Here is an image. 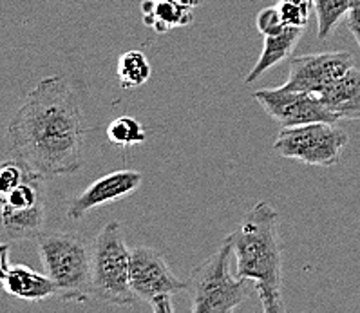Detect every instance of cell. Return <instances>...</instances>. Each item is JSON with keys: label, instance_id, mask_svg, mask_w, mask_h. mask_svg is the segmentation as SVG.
I'll use <instances>...</instances> for the list:
<instances>
[{"label": "cell", "instance_id": "10", "mask_svg": "<svg viewBox=\"0 0 360 313\" xmlns=\"http://www.w3.org/2000/svg\"><path fill=\"white\" fill-rule=\"evenodd\" d=\"M141 181H143V174L132 169L115 170L107 176H102V178L91 183L80 196L71 199L68 207V217L72 221H78L94 208L120 201L125 196L138 191Z\"/></svg>", "mask_w": 360, "mask_h": 313}, {"label": "cell", "instance_id": "23", "mask_svg": "<svg viewBox=\"0 0 360 313\" xmlns=\"http://www.w3.org/2000/svg\"><path fill=\"white\" fill-rule=\"evenodd\" d=\"M347 24L360 26V0H352V8L347 13Z\"/></svg>", "mask_w": 360, "mask_h": 313}, {"label": "cell", "instance_id": "7", "mask_svg": "<svg viewBox=\"0 0 360 313\" xmlns=\"http://www.w3.org/2000/svg\"><path fill=\"white\" fill-rule=\"evenodd\" d=\"M255 102L281 127H297L315 122H333L339 120L331 115L321 98L304 91H288L284 87L259 89L254 93Z\"/></svg>", "mask_w": 360, "mask_h": 313}, {"label": "cell", "instance_id": "19", "mask_svg": "<svg viewBox=\"0 0 360 313\" xmlns=\"http://www.w3.org/2000/svg\"><path fill=\"white\" fill-rule=\"evenodd\" d=\"M284 24L288 27L304 30L308 24L309 11L314 9V0H279L277 4Z\"/></svg>", "mask_w": 360, "mask_h": 313}, {"label": "cell", "instance_id": "6", "mask_svg": "<svg viewBox=\"0 0 360 313\" xmlns=\"http://www.w3.org/2000/svg\"><path fill=\"white\" fill-rule=\"evenodd\" d=\"M347 140V132L333 122H315L283 127L274 141V151L279 156L301 161L304 165L328 169L339 163Z\"/></svg>", "mask_w": 360, "mask_h": 313}, {"label": "cell", "instance_id": "13", "mask_svg": "<svg viewBox=\"0 0 360 313\" xmlns=\"http://www.w3.org/2000/svg\"><path fill=\"white\" fill-rule=\"evenodd\" d=\"M47 219V205L33 208H9L2 205L0 232L11 241L33 239L44 234Z\"/></svg>", "mask_w": 360, "mask_h": 313}, {"label": "cell", "instance_id": "22", "mask_svg": "<svg viewBox=\"0 0 360 313\" xmlns=\"http://www.w3.org/2000/svg\"><path fill=\"white\" fill-rule=\"evenodd\" d=\"M9 250L11 245L9 243H0V283L6 279V275L9 272Z\"/></svg>", "mask_w": 360, "mask_h": 313}, {"label": "cell", "instance_id": "24", "mask_svg": "<svg viewBox=\"0 0 360 313\" xmlns=\"http://www.w3.org/2000/svg\"><path fill=\"white\" fill-rule=\"evenodd\" d=\"M347 30L352 31V34L355 37L356 44H359V47H360V26H353V24H347Z\"/></svg>", "mask_w": 360, "mask_h": 313}, {"label": "cell", "instance_id": "18", "mask_svg": "<svg viewBox=\"0 0 360 313\" xmlns=\"http://www.w3.org/2000/svg\"><path fill=\"white\" fill-rule=\"evenodd\" d=\"M107 138L112 145L131 148L136 145H141L147 140V131L132 116H120L107 125Z\"/></svg>", "mask_w": 360, "mask_h": 313}, {"label": "cell", "instance_id": "21", "mask_svg": "<svg viewBox=\"0 0 360 313\" xmlns=\"http://www.w3.org/2000/svg\"><path fill=\"white\" fill-rule=\"evenodd\" d=\"M148 306L156 313H170L174 309L172 306V295H160L148 302Z\"/></svg>", "mask_w": 360, "mask_h": 313}, {"label": "cell", "instance_id": "5", "mask_svg": "<svg viewBox=\"0 0 360 313\" xmlns=\"http://www.w3.org/2000/svg\"><path fill=\"white\" fill-rule=\"evenodd\" d=\"M233 248L225 237L219 248L194 268L188 281L191 309L194 313H230L241 306L248 293V281L230 272Z\"/></svg>", "mask_w": 360, "mask_h": 313}, {"label": "cell", "instance_id": "20", "mask_svg": "<svg viewBox=\"0 0 360 313\" xmlns=\"http://www.w3.org/2000/svg\"><path fill=\"white\" fill-rule=\"evenodd\" d=\"M255 26H257L259 33L263 37H274V34H279L286 30V24H284L283 17H281V11L277 6H271V8L261 9L255 18Z\"/></svg>", "mask_w": 360, "mask_h": 313}, {"label": "cell", "instance_id": "14", "mask_svg": "<svg viewBox=\"0 0 360 313\" xmlns=\"http://www.w3.org/2000/svg\"><path fill=\"white\" fill-rule=\"evenodd\" d=\"M302 33H304V30H301V27H286V30L279 34L263 37V51H261V55H259L257 62H255L254 68L250 69V72L246 75V84H254V82H257L259 78L263 77L268 69L281 64L284 58H288L293 53V49H295L297 44H299V40H301Z\"/></svg>", "mask_w": 360, "mask_h": 313}, {"label": "cell", "instance_id": "9", "mask_svg": "<svg viewBox=\"0 0 360 313\" xmlns=\"http://www.w3.org/2000/svg\"><path fill=\"white\" fill-rule=\"evenodd\" d=\"M131 286L138 299L150 302L160 295H176L187 290L188 283H183L170 272L160 252L136 246L131 250Z\"/></svg>", "mask_w": 360, "mask_h": 313}, {"label": "cell", "instance_id": "16", "mask_svg": "<svg viewBox=\"0 0 360 313\" xmlns=\"http://www.w3.org/2000/svg\"><path fill=\"white\" fill-rule=\"evenodd\" d=\"M150 62L145 56V53L138 49L125 51L118 60V68H116V77H118L120 85L123 89H136L141 87L150 78Z\"/></svg>", "mask_w": 360, "mask_h": 313}, {"label": "cell", "instance_id": "1", "mask_svg": "<svg viewBox=\"0 0 360 313\" xmlns=\"http://www.w3.org/2000/svg\"><path fill=\"white\" fill-rule=\"evenodd\" d=\"M6 140L17 160L46 178L78 172L87 127L71 84L56 75L42 78L8 123Z\"/></svg>", "mask_w": 360, "mask_h": 313}, {"label": "cell", "instance_id": "4", "mask_svg": "<svg viewBox=\"0 0 360 313\" xmlns=\"http://www.w3.org/2000/svg\"><path fill=\"white\" fill-rule=\"evenodd\" d=\"M44 272L55 283L62 300L85 302L91 299L93 245L72 232L40 234L37 237Z\"/></svg>", "mask_w": 360, "mask_h": 313}, {"label": "cell", "instance_id": "8", "mask_svg": "<svg viewBox=\"0 0 360 313\" xmlns=\"http://www.w3.org/2000/svg\"><path fill=\"white\" fill-rule=\"evenodd\" d=\"M352 68H355V58L347 51L295 56L290 60L288 78L281 87L319 94Z\"/></svg>", "mask_w": 360, "mask_h": 313}, {"label": "cell", "instance_id": "17", "mask_svg": "<svg viewBox=\"0 0 360 313\" xmlns=\"http://www.w3.org/2000/svg\"><path fill=\"white\" fill-rule=\"evenodd\" d=\"M349 8H352V0H314L319 39H330L339 22L349 13Z\"/></svg>", "mask_w": 360, "mask_h": 313}, {"label": "cell", "instance_id": "2", "mask_svg": "<svg viewBox=\"0 0 360 313\" xmlns=\"http://www.w3.org/2000/svg\"><path fill=\"white\" fill-rule=\"evenodd\" d=\"M236 257V275L255 284L264 313H284L283 252L279 239V212L266 201H257L230 234Z\"/></svg>", "mask_w": 360, "mask_h": 313}, {"label": "cell", "instance_id": "12", "mask_svg": "<svg viewBox=\"0 0 360 313\" xmlns=\"http://www.w3.org/2000/svg\"><path fill=\"white\" fill-rule=\"evenodd\" d=\"M2 286L8 295L27 300V302H42L49 297L58 295L55 283L46 272L40 274L26 264H15L9 268L6 279L2 281Z\"/></svg>", "mask_w": 360, "mask_h": 313}, {"label": "cell", "instance_id": "25", "mask_svg": "<svg viewBox=\"0 0 360 313\" xmlns=\"http://www.w3.org/2000/svg\"><path fill=\"white\" fill-rule=\"evenodd\" d=\"M178 2H181V4L188 6V8H192V9H194L195 6L201 4V0H178Z\"/></svg>", "mask_w": 360, "mask_h": 313}, {"label": "cell", "instance_id": "15", "mask_svg": "<svg viewBox=\"0 0 360 313\" xmlns=\"http://www.w3.org/2000/svg\"><path fill=\"white\" fill-rule=\"evenodd\" d=\"M141 13L147 27H153L156 33H169L174 27L191 26L192 8L181 4L178 0H143Z\"/></svg>", "mask_w": 360, "mask_h": 313}, {"label": "cell", "instance_id": "11", "mask_svg": "<svg viewBox=\"0 0 360 313\" xmlns=\"http://www.w3.org/2000/svg\"><path fill=\"white\" fill-rule=\"evenodd\" d=\"M317 96L337 120H360V71L352 68Z\"/></svg>", "mask_w": 360, "mask_h": 313}, {"label": "cell", "instance_id": "26", "mask_svg": "<svg viewBox=\"0 0 360 313\" xmlns=\"http://www.w3.org/2000/svg\"><path fill=\"white\" fill-rule=\"evenodd\" d=\"M4 201H6V199L0 196V210H2V205H4Z\"/></svg>", "mask_w": 360, "mask_h": 313}, {"label": "cell", "instance_id": "3", "mask_svg": "<svg viewBox=\"0 0 360 313\" xmlns=\"http://www.w3.org/2000/svg\"><path fill=\"white\" fill-rule=\"evenodd\" d=\"M91 299L122 308H132L140 302L131 286V250L118 221H109L94 237Z\"/></svg>", "mask_w": 360, "mask_h": 313}]
</instances>
